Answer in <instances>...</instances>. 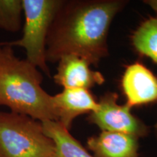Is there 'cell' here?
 Returning a JSON list of instances; mask_svg holds the SVG:
<instances>
[{
    "label": "cell",
    "mask_w": 157,
    "mask_h": 157,
    "mask_svg": "<svg viewBox=\"0 0 157 157\" xmlns=\"http://www.w3.org/2000/svg\"><path fill=\"white\" fill-rule=\"evenodd\" d=\"M90 63L74 55H68L58 60L54 82L64 89L88 90L101 85L105 78L99 71L92 70Z\"/></svg>",
    "instance_id": "52a82bcc"
},
{
    "label": "cell",
    "mask_w": 157,
    "mask_h": 157,
    "mask_svg": "<svg viewBox=\"0 0 157 157\" xmlns=\"http://www.w3.org/2000/svg\"><path fill=\"white\" fill-rule=\"evenodd\" d=\"M55 144L42 123L26 115L0 111V157H53Z\"/></svg>",
    "instance_id": "3957f363"
},
{
    "label": "cell",
    "mask_w": 157,
    "mask_h": 157,
    "mask_svg": "<svg viewBox=\"0 0 157 157\" xmlns=\"http://www.w3.org/2000/svg\"><path fill=\"white\" fill-rule=\"evenodd\" d=\"M144 2L150 6L156 13H157V0H147V1H144Z\"/></svg>",
    "instance_id": "4fadbf2b"
},
{
    "label": "cell",
    "mask_w": 157,
    "mask_h": 157,
    "mask_svg": "<svg viewBox=\"0 0 157 157\" xmlns=\"http://www.w3.org/2000/svg\"><path fill=\"white\" fill-rule=\"evenodd\" d=\"M42 80L36 66L17 58L13 47L0 43V105L40 122L56 121L52 95L42 87Z\"/></svg>",
    "instance_id": "7a4b0ae2"
},
{
    "label": "cell",
    "mask_w": 157,
    "mask_h": 157,
    "mask_svg": "<svg viewBox=\"0 0 157 157\" xmlns=\"http://www.w3.org/2000/svg\"><path fill=\"white\" fill-rule=\"evenodd\" d=\"M119 96L117 93H105L98 102L97 111L90 113L87 120L97 125L102 131L121 132L137 137H146L149 132L147 127L140 119L131 112L127 104L120 105L117 103Z\"/></svg>",
    "instance_id": "5b68a950"
},
{
    "label": "cell",
    "mask_w": 157,
    "mask_h": 157,
    "mask_svg": "<svg viewBox=\"0 0 157 157\" xmlns=\"http://www.w3.org/2000/svg\"><path fill=\"white\" fill-rule=\"evenodd\" d=\"M52 107L58 121L66 129L71 127L76 117L97 111L99 104L88 90L63 89L52 98Z\"/></svg>",
    "instance_id": "ba28073f"
},
{
    "label": "cell",
    "mask_w": 157,
    "mask_h": 157,
    "mask_svg": "<svg viewBox=\"0 0 157 157\" xmlns=\"http://www.w3.org/2000/svg\"><path fill=\"white\" fill-rule=\"evenodd\" d=\"M132 44L140 55L157 63V17L147 19L132 35Z\"/></svg>",
    "instance_id": "8fae6325"
},
{
    "label": "cell",
    "mask_w": 157,
    "mask_h": 157,
    "mask_svg": "<svg viewBox=\"0 0 157 157\" xmlns=\"http://www.w3.org/2000/svg\"><path fill=\"white\" fill-rule=\"evenodd\" d=\"M121 87L130 108L157 101V77L140 63L127 66L121 78Z\"/></svg>",
    "instance_id": "8992f818"
},
{
    "label": "cell",
    "mask_w": 157,
    "mask_h": 157,
    "mask_svg": "<svg viewBox=\"0 0 157 157\" xmlns=\"http://www.w3.org/2000/svg\"><path fill=\"white\" fill-rule=\"evenodd\" d=\"M155 129H156V136H157V122L156 124V125H155Z\"/></svg>",
    "instance_id": "5bb4252c"
},
{
    "label": "cell",
    "mask_w": 157,
    "mask_h": 157,
    "mask_svg": "<svg viewBox=\"0 0 157 157\" xmlns=\"http://www.w3.org/2000/svg\"><path fill=\"white\" fill-rule=\"evenodd\" d=\"M128 2L124 0L63 1L46 40L47 62L68 55L97 65L109 55L107 39L113 18Z\"/></svg>",
    "instance_id": "6da1fadb"
},
{
    "label": "cell",
    "mask_w": 157,
    "mask_h": 157,
    "mask_svg": "<svg viewBox=\"0 0 157 157\" xmlns=\"http://www.w3.org/2000/svg\"><path fill=\"white\" fill-rule=\"evenodd\" d=\"M22 0H0V29L17 32L21 28Z\"/></svg>",
    "instance_id": "7c38bea8"
},
{
    "label": "cell",
    "mask_w": 157,
    "mask_h": 157,
    "mask_svg": "<svg viewBox=\"0 0 157 157\" xmlns=\"http://www.w3.org/2000/svg\"><path fill=\"white\" fill-rule=\"evenodd\" d=\"M94 157H139L138 138L121 132L102 131L87 139Z\"/></svg>",
    "instance_id": "9c48e42d"
},
{
    "label": "cell",
    "mask_w": 157,
    "mask_h": 157,
    "mask_svg": "<svg viewBox=\"0 0 157 157\" xmlns=\"http://www.w3.org/2000/svg\"><path fill=\"white\" fill-rule=\"evenodd\" d=\"M63 0H22L25 16L23 36L13 42H1L18 46L26 51V60L50 76L46 60V40L49 29Z\"/></svg>",
    "instance_id": "277c9868"
},
{
    "label": "cell",
    "mask_w": 157,
    "mask_h": 157,
    "mask_svg": "<svg viewBox=\"0 0 157 157\" xmlns=\"http://www.w3.org/2000/svg\"><path fill=\"white\" fill-rule=\"evenodd\" d=\"M41 123L45 135L55 144L53 157H94L58 121H47Z\"/></svg>",
    "instance_id": "30bf717a"
}]
</instances>
